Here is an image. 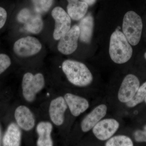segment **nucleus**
<instances>
[{
	"instance_id": "f8f14e48",
	"label": "nucleus",
	"mask_w": 146,
	"mask_h": 146,
	"mask_svg": "<svg viewBox=\"0 0 146 146\" xmlns=\"http://www.w3.org/2000/svg\"><path fill=\"white\" fill-rule=\"evenodd\" d=\"M14 117L17 124L25 131H29L35 125V118L33 113L28 107L21 105L16 108Z\"/></svg>"
},
{
	"instance_id": "a211bd4d",
	"label": "nucleus",
	"mask_w": 146,
	"mask_h": 146,
	"mask_svg": "<svg viewBox=\"0 0 146 146\" xmlns=\"http://www.w3.org/2000/svg\"><path fill=\"white\" fill-rule=\"evenodd\" d=\"M80 29V40L84 43L89 44L91 42L94 28L93 16L89 15L83 18L78 26Z\"/></svg>"
},
{
	"instance_id": "5701e85b",
	"label": "nucleus",
	"mask_w": 146,
	"mask_h": 146,
	"mask_svg": "<svg viewBox=\"0 0 146 146\" xmlns=\"http://www.w3.org/2000/svg\"><path fill=\"white\" fill-rule=\"evenodd\" d=\"M135 141L139 143H146V125L143 130H136L134 133Z\"/></svg>"
},
{
	"instance_id": "393cba45",
	"label": "nucleus",
	"mask_w": 146,
	"mask_h": 146,
	"mask_svg": "<svg viewBox=\"0 0 146 146\" xmlns=\"http://www.w3.org/2000/svg\"><path fill=\"white\" fill-rule=\"evenodd\" d=\"M97 0H81L82 1L86 3L88 5H93L96 2Z\"/></svg>"
},
{
	"instance_id": "9d476101",
	"label": "nucleus",
	"mask_w": 146,
	"mask_h": 146,
	"mask_svg": "<svg viewBox=\"0 0 146 146\" xmlns=\"http://www.w3.org/2000/svg\"><path fill=\"white\" fill-rule=\"evenodd\" d=\"M119 127V123L114 119L101 120L92 129L93 133L101 141L108 140L112 137Z\"/></svg>"
},
{
	"instance_id": "f257e3e1",
	"label": "nucleus",
	"mask_w": 146,
	"mask_h": 146,
	"mask_svg": "<svg viewBox=\"0 0 146 146\" xmlns=\"http://www.w3.org/2000/svg\"><path fill=\"white\" fill-rule=\"evenodd\" d=\"M62 69L68 81L74 86L86 87L93 81L91 71L82 62L70 59L65 60L62 63Z\"/></svg>"
},
{
	"instance_id": "b1692460",
	"label": "nucleus",
	"mask_w": 146,
	"mask_h": 146,
	"mask_svg": "<svg viewBox=\"0 0 146 146\" xmlns=\"http://www.w3.org/2000/svg\"><path fill=\"white\" fill-rule=\"evenodd\" d=\"M7 18V13L5 9L0 7V29L4 25Z\"/></svg>"
},
{
	"instance_id": "bb28decb",
	"label": "nucleus",
	"mask_w": 146,
	"mask_h": 146,
	"mask_svg": "<svg viewBox=\"0 0 146 146\" xmlns=\"http://www.w3.org/2000/svg\"><path fill=\"white\" fill-rule=\"evenodd\" d=\"M144 56H145V58L146 60V52H145V54H144Z\"/></svg>"
},
{
	"instance_id": "20e7f679",
	"label": "nucleus",
	"mask_w": 146,
	"mask_h": 146,
	"mask_svg": "<svg viewBox=\"0 0 146 146\" xmlns=\"http://www.w3.org/2000/svg\"><path fill=\"white\" fill-rule=\"evenodd\" d=\"M45 80L41 73L33 74L31 73H25L22 80V88L25 99L28 102H33L36 98V94L44 87Z\"/></svg>"
},
{
	"instance_id": "0eeeda50",
	"label": "nucleus",
	"mask_w": 146,
	"mask_h": 146,
	"mask_svg": "<svg viewBox=\"0 0 146 146\" xmlns=\"http://www.w3.org/2000/svg\"><path fill=\"white\" fill-rule=\"evenodd\" d=\"M52 16L55 21L54 39L59 40L71 28V18L62 7H56L52 11Z\"/></svg>"
},
{
	"instance_id": "ddd939ff",
	"label": "nucleus",
	"mask_w": 146,
	"mask_h": 146,
	"mask_svg": "<svg viewBox=\"0 0 146 146\" xmlns=\"http://www.w3.org/2000/svg\"><path fill=\"white\" fill-rule=\"evenodd\" d=\"M107 112V107L105 104L99 105L94 108L82 121L80 126L82 131L87 132L92 129L104 117Z\"/></svg>"
},
{
	"instance_id": "423d86ee",
	"label": "nucleus",
	"mask_w": 146,
	"mask_h": 146,
	"mask_svg": "<svg viewBox=\"0 0 146 146\" xmlns=\"http://www.w3.org/2000/svg\"><path fill=\"white\" fill-rule=\"evenodd\" d=\"M41 15L35 11H32L28 9L24 8L18 13L17 20L25 24L28 31L33 34H38L42 31L44 25Z\"/></svg>"
},
{
	"instance_id": "412c9836",
	"label": "nucleus",
	"mask_w": 146,
	"mask_h": 146,
	"mask_svg": "<svg viewBox=\"0 0 146 146\" xmlns=\"http://www.w3.org/2000/svg\"><path fill=\"white\" fill-rule=\"evenodd\" d=\"M35 11L39 14L46 13L52 6L54 0H32Z\"/></svg>"
},
{
	"instance_id": "cd10ccee",
	"label": "nucleus",
	"mask_w": 146,
	"mask_h": 146,
	"mask_svg": "<svg viewBox=\"0 0 146 146\" xmlns=\"http://www.w3.org/2000/svg\"><path fill=\"white\" fill-rule=\"evenodd\" d=\"M145 103L146 104V97L145 99Z\"/></svg>"
},
{
	"instance_id": "1a4fd4ad",
	"label": "nucleus",
	"mask_w": 146,
	"mask_h": 146,
	"mask_svg": "<svg viewBox=\"0 0 146 146\" xmlns=\"http://www.w3.org/2000/svg\"><path fill=\"white\" fill-rule=\"evenodd\" d=\"M140 81L136 76L129 74L123 79L118 94V98L121 102L126 103L132 98L140 87Z\"/></svg>"
},
{
	"instance_id": "dca6fc26",
	"label": "nucleus",
	"mask_w": 146,
	"mask_h": 146,
	"mask_svg": "<svg viewBox=\"0 0 146 146\" xmlns=\"http://www.w3.org/2000/svg\"><path fill=\"white\" fill-rule=\"evenodd\" d=\"M21 128L12 123L9 125L3 138V145L19 146L21 145L22 132Z\"/></svg>"
},
{
	"instance_id": "4be33fe9",
	"label": "nucleus",
	"mask_w": 146,
	"mask_h": 146,
	"mask_svg": "<svg viewBox=\"0 0 146 146\" xmlns=\"http://www.w3.org/2000/svg\"><path fill=\"white\" fill-rule=\"evenodd\" d=\"M11 65L10 57L4 54H0V75L6 70Z\"/></svg>"
},
{
	"instance_id": "4468645a",
	"label": "nucleus",
	"mask_w": 146,
	"mask_h": 146,
	"mask_svg": "<svg viewBox=\"0 0 146 146\" xmlns=\"http://www.w3.org/2000/svg\"><path fill=\"white\" fill-rule=\"evenodd\" d=\"M64 98L71 114L74 117H78L89 108V102L82 97L67 93Z\"/></svg>"
},
{
	"instance_id": "6ab92c4d",
	"label": "nucleus",
	"mask_w": 146,
	"mask_h": 146,
	"mask_svg": "<svg viewBox=\"0 0 146 146\" xmlns=\"http://www.w3.org/2000/svg\"><path fill=\"white\" fill-rule=\"evenodd\" d=\"M133 141L125 135H118L111 137L105 144L106 146H133Z\"/></svg>"
},
{
	"instance_id": "aec40b11",
	"label": "nucleus",
	"mask_w": 146,
	"mask_h": 146,
	"mask_svg": "<svg viewBox=\"0 0 146 146\" xmlns=\"http://www.w3.org/2000/svg\"><path fill=\"white\" fill-rule=\"evenodd\" d=\"M146 97V81L137 90L135 96L129 102L126 103L129 108H133L144 101Z\"/></svg>"
},
{
	"instance_id": "6e6552de",
	"label": "nucleus",
	"mask_w": 146,
	"mask_h": 146,
	"mask_svg": "<svg viewBox=\"0 0 146 146\" xmlns=\"http://www.w3.org/2000/svg\"><path fill=\"white\" fill-rule=\"evenodd\" d=\"M80 36L78 26H73L69 31L61 36L58 44V50L64 55L72 54L77 48Z\"/></svg>"
},
{
	"instance_id": "7ed1b4c3",
	"label": "nucleus",
	"mask_w": 146,
	"mask_h": 146,
	"mask_svg": "<svg viewBox=\"0 0 146 146\" xmlns=\"http://www.w3.org/2000/svg\"><path fill=\"white\" fill-rule=\"evenodd\" d=\"M143 25L142 18L133 11L125 13L122 24L123 33L132 46H136L141 41Z\"/></svg>"
},
{
	"instance_id": "a878e982",
	"label": "nucleus",
	"mask_w": 146,
	"mask_h": 146,
	"mask_svg": "<svg viewBox=\"0 0 146 146\" xmlns=\"http://www.w3.org/2000/svg\"><path fill=\"white\" fill-rule=\"evenodd\" d=\"M1 127H0V146L1 145Z\"/></svg>"
},
{
	"instance_id": "f3484780",
	"label": "nucleus",
	"mask_w": 146,
	"mask_h": 146,
	"mask_svg": "<svg viewBox=\"0 0 146 146\" xmlns=\"http://www.w3.org/2000/svg\"><path fill=\"white\" fill-rule=\"evenodd\" d=\"M67 12L71 19L79 21L84 17L88 9L86 3L79 0H67Z\"/></svg>"
},
{
	"instance_id": "39448f33",
	"label": "nucleus",
	"mask_w": 146,
	"mask_h": 146,
	"mask_svg": "<svg viewBox=\"0 0 146 146\" xmlns=\"http://www.w3.org/2000/svg\"><path fill=\"white\" fill-rule=\"evenodd\" d=\"M42 48V44L38 39L33 36H27L15 42L13 51L18 56L27 57L37 54Z\"/></svg>"
},
{
	"instance_id": "2eb2a0df",
	"label": "nucleus",
	"mask_w": 146,
	"mask_h": 146,
	"mask_svg": "<svg viewBox=\"0 0 146 146\" xmlns=\"http://www.w3.org/2000/svg\"><path fill=\"white\" fill-rule=\"evenodd\" d=\"M53 126L51 123L48 121H41L37 124L36 131L38 135L36 142L38 146H52L53 143L51 133Z\"/></svg>"
},
{
	"instance_id": "9b49d317",
	"label": "nucleus",
	"mask_w": 146,
	"mask_h": 146,
	"mask_svg": "<svg viewBox=\"0 0 146 146\" xmlns=\"http://www.w3.org/2000/svg\"><path fill=\"white\" fill-rule=\"evenodd\" d=\"M68 106L64 97L59 96L50 102L49 108L50 119L54 125H62L65 120V114Z\"/></svg>"
},
{
	"instance_id": "f03ea898",
	"label": "nucleus",
	"mask_w": 146,
	"mask_h": 146,
	"mask_svg": "<svg viewBox=\"0 0 146 146\" xmlns=\"http://www.w3.org/2000/svg\"><path fill=\"white\" fill-rule=\"evenodd\" d=\"M131 46L121 31L114 32L110 36L109 50L112 61L119 64L128 61L133 54Z\"/></svg>"
}]
</instances>
